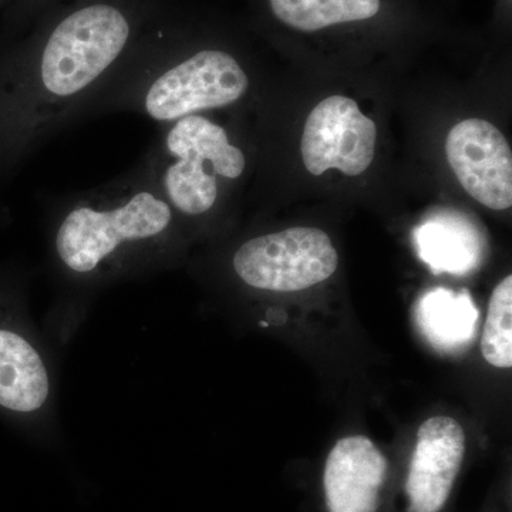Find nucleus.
<instances>
[{
  "instance_id": "1",
  "label": "nucleus",
  "mask_w": 512,
  "mask_h": 512,
  "mask_svg": "<svg viewBox=\"0 0 512 512\" xmlns=\"http://www.w3.org/2000/svg\"><path fill=\"white\" fill-rule=\"evenodd\" d=\"M164 0H66L0 62V174L87 117Z\"/></svg>"
},
{
  "instance_id": "2",
  "label": "nucleus",
  "mask_w": 512,
  "mask_h": 512,
  "mask_svg": "<svg viewBox=\"0 0 512 512\" xmlns=\"http://www.w3.org/2000/svg\"><path fill=\"white\" fill-rule=\"evenodd\" d=\"M251 79L241 57L214 33L164 6L90 104L87 117L133 111L165 126L244 99Z\"/></svg>"
},
{
  "instance_id": "3",
  "label": "nucleus",
  "mask_w": 512,
  "mask_h": 512,
  "mask_svg": "<svg viewBox=\"0 0 512 512\" xmlns=\"http://www.w3.org/2000/svg\"><path fill=\"white\" fill-rule=\"evenodd\" d=\"M178 220L143 164L62 202L53 254L64 274L109 278L165 261L177 244Z\"/></svg>"
},
{
  "instance_id": "4",
  "label": "nucleus",
  "mask_w": 512,
  "mask_h": 512,
  "mask_svg": "<svg viewBox=\"0 0 512 512\" xmlns=\"http://www.w3.org/2000/svg\"><path fill=\"white\" fill-rule=\"evenodd\" d=\"M141 164L178 220H200L218 207L225 184L241 180L247 157L227 128L192 114L165 124Z\"/></svg>"
},
{
  "instance_id": "5",
  "label": "nucleus",
  "mask_w": 512,
  "mask_h": 512,
  "mask_svg": "<svg viewBox=\"0 0 512 512\" xmlns=\"http://www.w3.org/2000/svg\"><path fill=\"white\" fill-rule=\"evenodd\" d=\"M338 261L326 232L296 227L248 239L232 255V269L249 288L299 292L329 279Z\"/></svg>"
},
{
  "instance_id": "6",
  "label": "nucleus",
  "mask_w": 512,
  "mask_h": 512,
  "mask_svg": "<svg viewBox=\"0 0 512 512\" xmlns=\"http://www.w3.org/2000/svg\"><path fill=\"white\" fill-rule=\"evenodd\" d=\"M377 127L355 100L332 96L309 114L302 134V160L312 175L328 170L349 177L365 173L375 158Z\"/></svg>"
},
{
  "instance_id": "7",
  "label": "nucleus",
  "mask_w": 512,
  "mask_h": 512,
  "mask_svg": "<svg viewBox=\"0 0 512 512\" xmlns=\"http://www.w3.org/2000/svg\"><path fill=\"white\" fill-rule=\"evenodd\" d=\"M446 156L474 200L494 211L511 208V147L494 124L481 119L456 124L447 136Z\"/></svg>"
},
{
  "instance_id": "8",
  "label": "nucleus",
  "mask_w": 512,
  "mask_h": 512,
  "mask_svg": "<svg viewBox=\"0 0 512 512\" xmlns=\"http://www.w3.org/2000/svg\"><path fill=\"white\" fill-rule=\"evenodd\" d=\"M466 454V434L458 421L437 416L417 431L406 493L410 512H440L447 504Z\"/></svg>"
},
{
  "instance_id": "9",
  "label": "nucleus",
  "mask_w": 512,
  "mask_h": 512,
  "mask_svg": "<svg viewBox=\"0 0 512 512\" xmlns=\"http://www.w3.org/2000/svg\"><path fill=\"white\" fill-rule=\"evenodd\" d=\"M49 397L45 360L20 328L12 296L0 288V410L32 416L45 409Z\"/></svg>"
},
{
  "instance_id": "10",
  "label": "nucleus",
  "mask_w": 512,
  "mask_h": 512,
  "mask_svg": "<svg viewBox=\"0 0 512 512\" xmlns=\"http://www.w3.org/2000/svg\"><path fill=\"white\" fill-rule=\"evenodd\" d=\"M387 460L366 436L340 439L330 450L323 471L329 512H377L386 481Z\"/></svg>"
},
{
  "instance_id": "11",
  "label": "nucleus",
  "mask_w": 512,
  "mask_h": 512,
  "mask_svg": "<svg viewBox=\"0 0 512 512\" xmlns=\"http://www.w3.org/2000/svg\"><path fill=\"white\" fill-rule=\"evenodd\" d=\"M265 10L282 28L303 35L376 22L386 0H264Z\"/></svg>"
},
{
  "instance_id": "12",
  "label": "nucleus",
  "mask_w": 512,
  "mask_h": 512,
  "mask_svg": "<svg viewBox=\"0 0 512 512\" xmlns=\"http://www.w3.org/2000/svg\"><path fill=\"white\" fill-rule=\"evenodd\" d=\"M478 309L470 293L436 288L417 303V325L441 352H460L476 336Z\"/></svg>"
},
{
  "instance_id": "13",
  "label": "nucleus",
  "mask_w": 512,
  "mask_h": 512,
  "mask_svg": "<svg viewBox=\"0 0 512 512\" xmlns=\"http://www.w3.org/2000/svg\"><path fill=\"white\" fill-rule=\"evenodd\" d=\"M420 258L436 274H467L480 262L483 254L481 239L470 225L450 218L421 225L414 232Z\"/></svg>"
},
{
  "instance_id": "14",
  "label": "nucleus",
  "mask_w": 512,
  "mask_h": 512,
  "mask_svg": "<svg viewBox=\"0 0 512 512\" xmlns=\"http://www.w3.org/2000/svg\"><path fill=\"white\" fill-rule=\"evenodd\" d=\"M481 352L491 366H512V276L504 278L493 291L488 303Z\"/></svg>"
},
{
  "instance_id": "15",
  "label": "nucleus",
  "mask_w": 512,
  "mask_h": 512,
  "mask_svg": "<svg viewBox=\"0 0 512 512\" xmlns=\"http://www.w3.org/2000/svg\"><path fill=\"white\" fill-rule=\"evenodd\" d=\"M66 0H19L16 6V19L20 23L36 22L40 16Z\"/></svg>"
}]
</instances>
